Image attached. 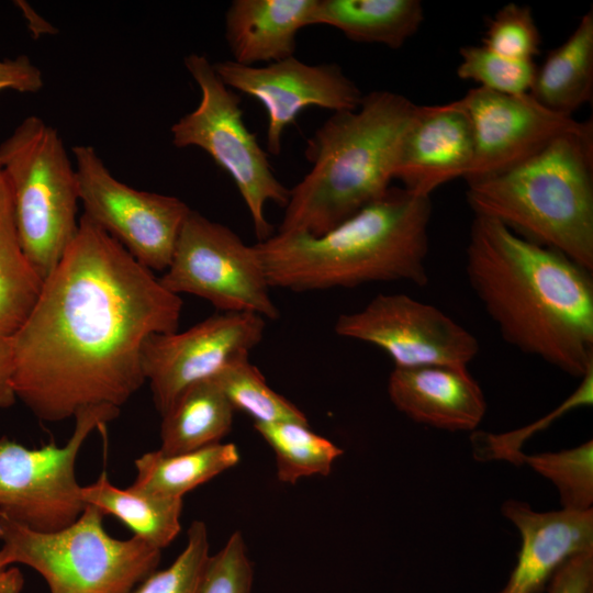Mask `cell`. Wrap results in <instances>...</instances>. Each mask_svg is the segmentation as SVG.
Returning <instances> with one entry per match:
<instances>
[{"mask_svg":"<svg viewBox=\"0 0 593 593\" xmlns=\"http://www.w3.org/2000/svg\"><path fill=\"white\" fill-rule=\"evenodd\" d=\"M180 295L86 214L11 344L10 385L41 421L121 407L145 381L153 334L178 331Z\"/></svg>","mask_w":593,"mask_h":593,"instance_id":"obj_1","label":"cell"},{"mask_svg":"<svg viewBox=\"0 0 593 593\" xmlns=\"http://www.w3.org/2000/svg\"><path fill=\"white\" fill-rule=\"evenodd\" d=\"M465 269L506 343L575 378L593 369L592 271L478 215Z\"/></svg>","mask_w":593,"mask_h":593,"instance_id":"obj_2","label":"cell"},{"mask_svg":"<svg viewBox=\"0 0 593 593\" xmlns=\"http://www.w3.org/2000/svg\"><path fill=\"white\" fill-rule=\"evenodd\" d=\"M430 197L390 187L321 236L277 233L255 244L270 284L295 292L368 282H428Z\"/></svg>","mask_w":593,"mask_h":593,"instance_id":"obj_3","label":"cell"},{"mask_svg":"<svg viewBox=\"0 0 593 593\" xmlns=\"http://www.w3.org/2000/svg\"><path fill=\"white\" fill-rule=\"evenodd\" d=\"M417 108L401 93L377 90L357 109L333 113L307 141L312 167L290 189L278 233L321 236L380 199Z\"/></svg>","mask_w":593,"mask_h":593,"instance_id":"obj_4","label":"cell"},{"mask_svg":"<svg viewBox=\"0 0 593 593\" xmlns=\"http://www.w3.org/2000/svg\"><path fill=\"white\" fill-rule=\"evenodd\" d=\"M474 215L593 270V124L585 121L521 164L467 183Z\"/></svg>","mask_w":593,"mask_h":593,"instance_id":"obj_5","label":"cell"},{"mask_svg":"<svg viewBox=\"0 0 593 593\" xmlns=\"http://www.w3.org/2000/svg\"><path fill=\"white\" fill-rule=\"evenodd\" d=\"M103 517L87 505L70 526L42 533L0 515V568H32L49 593H130L156 570L161 550L136 536L111 537Z\"/></svg>","mask_w":593,"mask_h":593,"instance_id":"obj_6","label":"cell"},{"mask_svg":"<svg viewBox=\"0 0 593 593\" xmlns=\"http://www.w3.org/2000/svg\"><path fill=\"white\" fill-rule=\"evenodd\" d=\"M19 239L42 281L74 240L79 219L78 181L63 139L41 118H25L0 145Z\"/></svg>","mask_w":593,"mask_h":593,"instance_id":"obj_7","label":"cell"},{"mask_svg":"<svg viewBox=\"0 0 593 593\" xmlns=\"http://www.w3.org/2000/svg\"><path fill=\"white\" fill-rule=\"evenodd\" d=\"M184 66L201 91L198 107L171 126L176 147H199L230 175L249 212L259 242L273 235L267 202L286 206L290 189L275 176L268 154L244 123L240 96L227 87L203 55L190 54Z\"/></svg>","mask_w":593,"mask_h":593,"instance_id":"obj_8","label":"cell"},{"mask_svg":"<svg viewBox=\"0 0 593 593\" xmlns=\"http://www.w3.org/2000/svg\"><path fill=\"white\" fill-rule=\"evenodd\" d=\"M120 409L89 406L77 412L75 428L63 446L27 448L0 438V515L32 530L54 533L74 524L86 508L76 479L81 446L96 429L116 418Z\"/></svg>","mask_w":593,"mask_h":593,"instance_id":"obj_9","label":"cell"},{"mask_svg":"<svg viewBox=\"0 0 593 593\" xmlns=\"http://www.w3.org/2000/svg\"><path fill=\"white\" fill-rule=\"evenodd\" d=\"M158 279L170 292L202 298L221 312H250L269 320L280 315L256 246L193 210Z\"/></svg>","mask_w":593,"mask_h":593,"instance_id":"obj_10","label":"cell"},{"mask_svg":"<svg viewBox=\"0 0 593 593\" xmlns=\"http://www.w3.org/2000/svg\"><path fill=\"white\" fill-rule=\"evenodd\" d=\"M72 154L83 214L139 264L152 271H165L191 209L179 198L121 182L93 146L77 145Z\"/></svg>","mask_w":593,"mask_h":593,"instance_id":"obj_11","label":"cell"},{"mask_svg":"<svg viewBox=\"0 0 593 593\" xmlns=\"http://www.w3.org/2000/svg\"><path fill=\"white\" fill-rule=\"evenodd\" d=\"M335 333L380 348L394 368L468 366L480 348L449 315L404 293L378 294L363 309L339 315Z\"/></svg>","mask_w":593,"mask_h":593,"instance_id":"obj_12","label":"cell"},{"mask_svg":"<svg viewBox=\"0 0 593 593\" xmlns=\"http://www.w3.org/2000/svg\"><path fill=\"white\" fill-rule=\"evenodd\" d=\"M265 318L250 312H220L183 332L153 334L141 354L142 371L163 416L189 387L248 357L264 337Z\"/></svg>","mask_w":593,"mask_h":593,"instance_id":"obj_13","label":"cell"},{"mask_svg":"<svg viewBox=\"0 0 593 593\" xmlns=\"http://www.w3.org/2000/svg\"><path fill=\"white\" fill-rule=\"evenodd\" d=\"M221 80L236 92L259 101L267 113V150L279 156L284 130L309 107L335 112L359 107L362 92L335 63L306 64L295 56L265 66L233 60L213 64Z\"/></svg>","mask_w":593,"mask_h":593,"instance_id":"obj_14","label":"cell"},{"mask_svg":"<svg viewBox=\"0 0 593 593\" xmlns=\"http://www.w3.org/2000/svg\"><path fill=\"white\" fill-rule=\"evenodd\" d=\"M459 102L470 120L474 146L467 183L521 164L558 136L584 124L573 115L546 108L529 92L510 94L475 87Z\"/></svg>","mask_w":593,"mask_h":593,"instance_id":"obj_15","label":"cell"},{"mask_svg":"<svg viewBox=\"0 0 593 593\" xmlns=\"http://www.w3.org/2000/svg\"><path fill=\"white\" fill-rule=\"evenodd\" d=\"M474 146L471 123L459 100L418 105L400 147L394 179L418 195L466 178Z\"/></svg>","mask_w":593,"mask_h":593,"instance_id":"obj_16","label":"cell"},{"mask_svg":"<svg viewBox=\"0 0 593 593\" xmlns=\"http://www.w3.org/2000/svg\"><path fill=\"white\" fill-rule=\"evenodd\" d=\"M501 512L518 530L517 560L496 593H545L557 570L573 556L593 550V510L538 512L507 500Z\"/></svg>","mask_w":593,"mask_h":593,"instance_id":"obj_17","label":"cell"},{"mask_svg":"<svg viewBox=\"0 0 593 593\" xmlns=\"http://www.w3.org/2000/svg\"><path fill=\"white\" fill-rule=\"evenodd\" d=\"M388 394L412 421L444 430H473L486 412L483 391L467 366L393 368Z\"/></svg>","mask_w":593,"mask_h":593,"instance_id":"obj_18","label":"cell"},{"mask_svg":"<svg viewBox=\"0 0 593 593\" xmlns=\"http://www.w3.org/2000/svg\"><path fill=\"white\" fill-rule=\"evenodd\" d=\"M317 0H233L224 33L233 61L244 66L294 56L296 35L312 25Z\"/></svg>","mask_w":593,"mask_h":593,"instance_id":"obj_19","label":"cell"},{"mask_svg":"<svg viewBox=\"0 0 593 593\" xmlns=\"http://www.w3.org/2000/svg\"><path fill=\"white\" fill-rule=\"evenodd\" d=\"M42 282L22 249L10 186L0 165V409L15 401L10 385L11 344L34 305Z\"/></svg>","mask_w":593,"mask_h":593,"instance_id":"obj_20","label":"cell"},{"mask_svg":"<svg viewBox=\"0 0 593 593\" xmlns=\"http://www.w3.org/2000/svg\"><path fill=\"white\" fill-rule=\"evenodd\" d=\"M424 21L419 0H317L312 25H328L357 43L402 47Z\"/></svg>","mask_w":593,"mask_h":593,"instance_id":"obj_21","label":"cell"},{"mask_svg":"<svg viewBox=\"0 0 593 593\" xmlns=\"http://www.w3.org/2000/svg\"><path fill=\"white\" fill-rule=\"evenodd\" d=\"M529 93L546 108L573 115L593 96V11L536 67Z\"/></svg>","mask_w":593,"mask_h":593,"instance_id":"obj_22","label":"cell"},{"mask_svg":"<svg viewBox=\"0 0 593 593\" xmlns=\"http://www.w3.org/2000/svg\"><path fill=\"white\" fill-rule=\"evenodd\" d=\"M234 412L213 379L189 387L163 415L158 450L176 455L221 443L232 428Z\"/></svg>","mask_w":593,"mask_h":593,"instance_id":"obj_23","label":"cell"},{"mask_svg":"<svg viewBox=\"0 0 593 593\" xmlns=\"http://www.w3.org/2000/svg\"><path fill=\"white\" fill-rule=\"evenodd\" d=\"M81 494L86 505L97 507L104 516L116 517L134 536L160 550L180 532L182 499L164 497L132 485L118 488L104 471L93 483L82 486Z\"/></svg>","mask_w":593,"mask_h":593,"instance_id":"obj_24","label":"cell"},{"mask_svg":"<svg viewBox=\"0 0 593 593\" xmlns=\"http://www.w3.org/2000/svg\"><path fill=\"white\" fill-rule=\"evenodd\" d=\"M239 459L238 448L233 443H217L176 455L157 449L135 460L136 477L131 485L164 497L182 499L186 493L235 467Z\"/></svg>","mask_w":593,"mask_h":593,"instance_id":"obj_25","label":"cell"},{"mask_svg":"<svg viewBox=\"0 0 593 593\" xmlns=\"http://www.w3.org/2000/svg\"><path fill=\"white\" fill-rule=\"evenodd\" d=\"M256 432L276 455L277 477L294 484L311 475L329 474L343 449L314 433L309 424L298 422L254 423Z\"/></svg>","mask_w":593,"mask_h":593,"instance_id":"obj_26","label":"cell"},{"mask_svg":"<svg viewBox=\"0 0 593 593\" xmlns=\"http://www.w3.org/2000/svg\"><path fill=\"white\" fill-rule=\"evenodd\" d=\"M213 380L233 409L248 414L254 423H307L306 416L289 400L273 391L261 372L240 358L226 366Z\"/></svg>","mask_w":593,"mask_h":593,"instance_id":"obj_27","label":"cell"},{"mask_svg":"<svg viewBox=\"0 0 593 593\" xmlns=\"http://www.w3.org/2000/svg\"><path fill=\"white\" fill-rule=\"evenodd\" d=\"M525 463L549 480L557 489L562 510L585 512L593 510V440L560 451L526 455L517 465Z\"/></svg>","mask_w":593,"mask_h":593,"instance_id":"obj_28","label":"cell"},{"mask_svg":"<svg viewBox=\"0 0 593 593\" xmlns=\"http://www.w3.org/2000/svg\"><path fill=\"white\" fill-rule=\"evenodd\" d=\"M459 54V78L502 93L521 94L530 91L536 72L534 61L510 59L483 45L463 46Z\"/></svg>","mask_w":593,"mask_h":593,"instance_id":"obj_29","label":"cell"},{"mask_svg":"<svg viewBox=\"0 0 593 593\" xmlns=\"http://www.w3.org/2000/svg\"><path fill=\"white\" fill-rule=\"evenodd\" d=\"M206 525L194 521L187 533V545L175 561L154 571L130 593H198L210 557Z\"/></svg>","mask_w":593,"mask_h":593,"instance_id":"obj_30","label":"cell"},{"mask_svg":"<svg viewBox=\"0 0 593 593\" xmlns=\"http://www.w3.org/2000/svg\"><path fill=\"white\" fill-rule=\"evenodd\" d=\"M540 42L530 8L507 3L488 22L481 45L510 59L533 61Z\"/></svg>","mask_w":593,"mask_h":593,"instance_id":"obj_31","label":"cell"},{"mask_svg":"<svg viewBox=\"0 0 593 593\" xmlns=\"http://www.w3.org/2000/svg\"><path fill=\"white\" fill-rule=\"evenodd\" d=\"M592 401L593 369L581 378V384L562 404L529 426L499 435L485 433L475 435L473 437L475 438L473 439L474 457L480 460H506L517 465L522 445L530 435L546 428L556 418L574 407L591 405Z\"/></svg>","mask_w":593,"mask_h":593,"instance_id":"obj_32","label":"cell"},{"mask_svg":"<svg viewBox=\"0 0 593 593\" xmlns=\"http://www.w3.org/2000/svg\"><path fill=\"white\" fill-rule=\"evenodd\" d=\"M254 570L239 532L223 548L210 555L198 593H250Z\"/></svg>","mask_w":593,"mask_h":593,"instance_id":"obj_33","label":"cell"},{"mask_svg":"<svg viewBox=\"0 0 593 593\" xmlns=\"http://www.w3.org/2000/svg\"><path fill=\"white\" fill-rule=\"evenodd\" d=\"M545 593H593V550L568 559L553 574Z\"/></svg>","mask_w":593,"mask_h":593,"instance_id":"obj_34","label":"cell"},{"mask_svg":"<svg viewBox=\"0 0 593 593\" xmlns=\"http://www.w3.org/2000/svg\"><path fill=\"white\" fill-rule=\"evenodd\" d=\"M44 86L41 69L26 56L0 59V90L22 93L38 92Z\"/></svg>","mask_w":593,"mask_h":593,"instance_id":"obj_35","label":"cell"},{"mask_svg":"<svg viewBox=\"0 0 593 593\" xmlns=\"http://www.w3.org/2000/svg\"><path fill=\"white\" fill-rule=\"evenodd\" d=\"M23 577L16 569L0 568V593H20Z\"/></svg>","mask_w":593,"mask_h":593,"instance_id":"obj_36","label":"cell"}]
</instances>
